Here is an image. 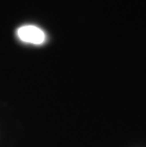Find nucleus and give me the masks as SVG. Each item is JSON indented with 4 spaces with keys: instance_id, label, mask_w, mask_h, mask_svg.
Instances as JSON below:
<instances>
[{
    "instance_id": "nucleus-1",
    "label": "nucleus",
    "mask_w": 146,
    "mask_h": 147,
    "mask_svg": "<svg viewBox=\"0 0 146 147\" xmlns=\"http://www.w3.org/2000/svg\"><path fill=\"white\" fill-rule=\"evenodd\" d=\"M17 36L21 41L33 44V45H41L45 42L46 34L44 30L40 28L32 25L22 26L17 30Z\"/></svg>"
}]
</instances>
